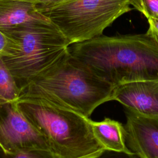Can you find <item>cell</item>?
<instances>
[{
	"mask_svg": "<svg viewBox=\"0 0 158 158\" xmlns=\"http://www.w3.org/2000/svg\"><path fill=\"white\" fill-rule=\"evenodd\" d=\"M4 33L15 43L2 59L20 93L30 80L63 57L70 45L51 22L20 27Z\"/></svg>",
	"mask_w": 158,
	"mask_h": 158,
	"instance_id": "obj_4",
	"label": "cell"
},
{
	"mask_svg": "<svg viewBox=\"0 0 158 158\" xmlns=\"http://www.w3.org/2000/svg\"><path fill=\"white\" fill-rule=\"evenodd\" d=\"M0 158H57L51 151L29 149L15 153H6L0 149Z\"/></svg>",
	"mask_w": 158,
	"mask_h": 158,
	"instance_id": "obj_12",
	"label": "cell"
},
{
	"mask_svg": "<svg viewBox=\"0 0 158 158\" xmlns=\"http://www.w3.org/2000/svg\"><path fill=\"white\" fill-rule=\"evenodd\" d=\"M131 5L147 19L158 18V0H131Z\"/></svg>",
	"mask_w": 158,
	"mask_h": 158,
	"instance_id": "obj_13",
	"label": "cell"
},
{
	"mask_svg": "<svg viewBox=\"0 0 158 158\" xmlns=\"http://www.w3.org/2000/svg\"><path fill=\"white\" fill-rule=\"evenodd\" d=\"M20 95V89L0 57V103L17 101Z\"/></svg>",
	"mask_w": 158,
	"mask_h": 158,
	"instance_id": "obj_11",
	"label": "cell"
},
{
	"mask_svg": "<svg viewBox=\"0 0 158 158\" xmlns=\"http://www.w3.org/2000/svg\"><path fill=\"white\" fill-rule=\"evenodd\" d=\"M15 43L14 40L0 30V57L7 55Z\"/></svg>",
	"mask_w": 158,
	"mask_h": 158,
	"instance_id": "obj_14",
	"label": "cell"
},
{
	"mask_svg": "<svg viewBox=\"0 0 158 158\" xmlns=\"http://www.w3.org/2000/svg\"><path fill=\"white\" fill-rule=\"evenodd\" d=\"M16 102L57 158H89L105 150L93 134L89 118L36 98H19Z\"/></svg>",
	"mask_w": 158,
	"mask_h": 158,
	"instance_id": "obj_3",
	"label": "cell"
},
{
	"mask_svg": "<svg viewBox=\"0 0 158 158\" xmlns=\"http://www.w3.org/2000/svg\"><path fill=\"white\" fill-rule=\"evenodd\" d=\"M130 6L131 0H67L40 12L71 44L102 35Z\"/></svg>",
	"mask_w": 158,
	"mask_h": 158,
	"instance_id": "obj_5",
	"label": "cell"
},
{
	"mask_svg": "<svg viewBox=\"0 0 158 158\" xmlns=\"http://www.w3.org/2000/svg\"><path fill=\"white\" fill-rule=\"evenodd\" d=\"M69 54L114 86L158 79V43L146 33L101 35L69 46Z\"/></svg>",
	"mask_w": 158,
	"mask_h": 158,
	"instance_id": "obj_1",
	"label": "cell"
},
{
	"mask_svg": "<svg viewBox=\"0 0 158 158\" xmlns=\"http://www.w3.org/2000/svg\"><path fill=\"white\" fill-rule=\"evenodd\" d=\"M90 123L96 139L104 149L135 155L127 145L125 127L120 122L105 118L99 122L90 119Z\"/></svg>",
	"mask_w": 158,
	"mask_h": 158,
	"instance_id": "obj_10",
	"label": "cell"
},
{
	"mask_svg": "<svg viewBox=\"0 0 158 158\" xmlns=\"http://www.w3.org/2000/svg\"><path fill=\"white\" fill-rule=\"evenodd\" d=\"M112 101L136 114L158 120V79L118 85L114 88Z\"/></svg>",
	"mask_w": 158,
	"mask_h": 158,
	"instance_id": "obj_7",
	"label": "cell"
},
{
	"mask_svg": "<svg viewBox=\"0 0 158 158\" xmlns=\"http://www.w3.org/2000/svg\"><path fill=\"white\" fill-rule=\"evenodd\" d=\"M114 86L92 73L68 52L30 81L19 98L43 100L89 118L112 101Z\"/></svg>",
	"mask_w": 158,
	"mask_h": 158,
	"instance_id": "obj_2",
	"label": "cell"
},
{
	"mask_svg": "<svg viewBox=\"0 0 158 158\" xmlns=\"http://www.w3.org/2000/svg\"><path fill=\"white\" fill-rule=\"evenodd\" d=\"M148 22L149 28L146 33L158 43V18L150 17Z\"/></svg>",
	"mask_w": 158,
	"mask_h": 158,
	"instance_id": "obj_17",
	"label": "cell"
},
{
	"mask_svg": "<svg viewBox=\"0 0 158 158\" xmlns=\"http://www.w3.org/2000/svg\"><path fill=\"white\" fill-rule=\"evenodd\" d=\"M33 2L37 9L41 12L67 0H29Z\"/></svg>",
	"mask_w": 158,
	"mask_h": 158,
	"instance_id": "obj_16",
	"label": "cell"
},
{
	"mask_svg": "<svg viewBox=\"0 0 158 158\" xmlns=\"http://www.w3.org/2000/svg\"><path fill=\"white\" fill-rule=\"evenodd\" d=\"M0 149L6 153L51 151L45 138L20 111L16 101L0 103Z\"/></svg>",
	"mask_w": 158,
	"mask_h": 158,
	"instance_id": "obj_6",
	"label": "cell"
},
{
	"mask_svg": "<svg viewBox=\"0 0 158 158\" xmlns=\"http://www.w3.org/2000/svg\"><path fill=\"white\" fill-rule=\"evenodd\" d=\"M89 158H137V156L135 155L116 152L105 149L98 155Z\"/></svg>",
	"mask_w": 158,
	"mask_h": 158,
	"instance_id": "obj_15",
	"label": "cell"
},
{
	"mask_svg": "<svg viewBox=\"0 0 158 158\" xmlns=\"http://www.w3.org/2000/svg\"><path fill=\"white\" fill-rule=\"evenodd\" d=\"M46 22H51L29 0H0V30L3 32Z\"/></svg>",
	"mask_w": 158,
	"mask_h": 158,
	"instance_id": "obj_9",
	"label": "cell"
},
{
	"mask_svg": "<svg viewBox=\"0 0 158 158\" xmlns=\"http://www.w3.org/2000/svg\"><path fill=\"white\" fill-rule=\"evenodd\" d=\"M125 114L128 148L138 158H158V120L142 116L127 109Z\"/></svg>",
	"mask_w": 158,
	"mask_h": 158,
	"instance_id": "obj_8",
	"label": "cell"
}]
</instances>
